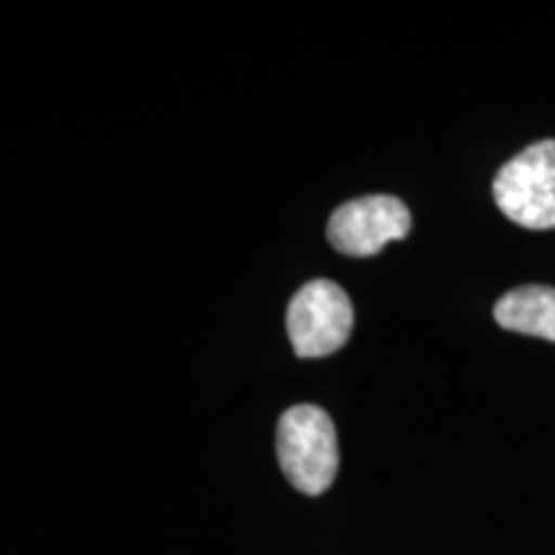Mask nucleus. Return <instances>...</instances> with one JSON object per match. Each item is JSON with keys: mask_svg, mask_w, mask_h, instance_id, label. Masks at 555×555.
<instances>
[{"mask_svg": "<svg viewBox=\"0 0 555 555\" xmlns=\"http://www.w3.org/2000/svg\"><path fill=\"white\" fill-rule=\"evenodd\" d=\"M412 229V214L397 196H363L347 201L332 214L327 240L337 253L350 258L378 255L388 242L404 240Z\"/></svg>", "mask_w": 555, "mask_h": 555, "instance_id": "4", "label": "nucleus"}, {"mask_svg": "<svg viewBox=\"0 0 555 555\" xmlns=\"http://www.w3.org/2000/svg\"><path fill=\"white\" fill-rule=\"evenodd\" d=\"M494 201L519 227H555V139L530 144L496 172Z\"/></svg>", "mask_w": 555, "mask_h": 555, "instance_id": "2", "label": "nucleus"}, {"mask_svg": "<svg viewBox=\"0 0 555 555\" xmlns=\"http://www.w3.org/2000/svg\"><path fill=\"white\" fill-rule=\"evenodd\" d=\"M494 319L504 330L555 343V288L522 286L502 296Z\"/></svg>", "mask_w": 555, "mask_h": 555, "instance_id": "5", "label": "nucleus"}, {"mask_svg": "<svg viewBox=\"0 0 555 555\" xmlns=\"http://www.w3.org/2000/svg\"><path fill=\"white\" fill-rule=\"evenodd\" d=\"M352 304L337 283L311 281L291 298L286 330L298 358H324L345 347L352 332Z\"/></svg>", "mask_w": 555, "mask_h": 555, "instance_id": "3", "label": "nucleus"}, {"mask_svg": "<svg viewBox=\"0 0 555 555\" xmlns=\"http://www.w3.org/2000/svg\"><path fill=\"white\" fill-rule=\"evenodd\" d=\"M278 461L294 489L309 496L324 494L339 468L332 416L311 404L288 409L278 422Z\"/></svg>", "mask_w": 555, "mask_h": 555, "instance_id": "1", "label": "nucleus"}]
</instances>
